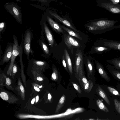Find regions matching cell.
Here are the masks:
<instances>
[{
	"instance_id": "obj_1",
	"label": "cell",
	"mask_w": 120,
	"mask_h": 120,
	"mask_svg": "<svg viewBox=\"0 0 120 120\" xmlns=\"http://www.w3.org/2000/svg\"><path fill=\"white\" fill-rule=\"evenodd\" d=\"M117 21L107 19H99L91 21L85 26L88 30L96 34H101L120 28V25H115Z\"/></svg>"
},
{
	"instance_id": "obj_2",
	"label": "cell",
	"mask_w": 120,
	"mask_h": 120,
	"mask_svg": "<svg viewBox=\"0 0 120 120\" xmlns=\"http://www.w3.org/2000/svg\"><path fill=\"white\" fill-rule=\"evenodd\" d=\"M84 62L82 52L78 49L77 51L73 66L75 77L78 80L83 75H85Z\"/></svg>"
},
{
	"instance_id": "obj_3",
	"label": "cell",
	"mask_w": 120,
	"mask_h": 120,
	"mask_svg": "<svg viewBox=\"0 0 120 120\" xmlns=\"http://www.w3.org/2000/svg\"><path fill=\"white\" fill-rule=\"evenodd\" d=\"M5 9L19 23H22V14L21 7L13 2L6 3L4 5Z\"/></svg>"
},
{
	"instance_id": "obj_4",
	"label": "cell",
	"mask_w": 120,
	"mask_h": 120,
	"mask_svg": "<svg viewBox=\"0 0 120 120\" xmlns=\"http://www.w3.org/2000/svg\"><path fill=\"white\" fill-rule=\"evenodd\" d=\"M97 6L105 9L112 13L120 14V4L113 3L111 0H98Z\"/></svg>"
},
{
	"instance_id": "obj_5",
	"label": "cell",
	"mask_w": 120,
	"mask_h": 120,
	"mask_svg": "<svg viewBox=\"0 0 120 120\" xmlns=\"http://www.w3.org/2000/svg\"><path fill=\"white\" fill-rule=\"evenodd\" d=\"M23 39V49L25 53L27 55V59H29L30 54L33 53V51L31 49V43L32 39L33 34L31 31L27 29L25 31Z\"/></svg>"
},
{
	"instance_id": "obj_6",
	"label": "cell",
	"mask_w": 120,
	"mask_h": 120,
	"mask_svg": "<svg viewBox=\"0 0 120 120\" xmlns=\"http://www.w3.org/2000/svg\"><path fill=\"white\" fill-rule=\"evenodd\" d=\"M13 49L10 63L7 71V74L8 75L11 74L15 59L19 54L20 46L19 45L17 38L14 34H13Z\"/></svg>"
},
{
	"instance_id": "obj_7",
	"label": "cell",
	"mask_w": 120,
	"mask_h": 120,
	"mask_svg": "<svg viewBox=\"0 0 120 120\" xmlns=\"http://www.w3.org/2000/svg\"><path fill=\"white\" fill-rule=\"evenodd\" d=\"M88 79L93 77L95 75V70L93 59L85 55L83 57Z\"/></svg>"
},
{
	"instance_id": "obj_8",
	"label": "cell",
	"mask_w": 120,
	"mask_h": 120,
	"mask_svg": "<svg viewBox=\"0 0 120 120\" xmlns=\"http://www.w3.org/2000/svg\"><path fill=\"white\" fill-rule=\"evenodd\" d=\"M97 42L101 45L107 47L111 50L120 51V41L115 40L106 39L100 38Z\"/></svg>"
},
{
	"instance_id": "obj_9",
	"label": "cell",
	"mask_w": 120,
	"mask_h": 120,
	"mask_svg": "<svg viewBox=\"0 0 120 120\" xmlns=\"http://www.w3.org/2000/svg\"><path fill=\"white\" fill-rule=\"evenodd\" d=\"M42 17L56 32L59 34L64 32L63 29L60 25L54 21L46 12L44 13Z\"/></svg>"
},
{
	"instance_id": "obj_10",
	"label": "cell",
	"mask_w": 120,
	"mask_h": 120,
	"mask_svg": "<svg viewBox=\"0 0 120 120\" xmlns=\"http://www.w3.org/2000/svg\"><path fill=\"white\" fill-rule=\"evenodd\" d=\"M46 12L51 17L57 20L64 25L69 27L73 30L79 32V30H77L66 19L63 18L58 14L53 12L51 10L47 9L46 10Z\"/></svg>"
},
{
	"instance_id": "obj_11",
	"label": "cell",
	"mask_w": 120,
	"mask_h": 120,
	"mask_svg": "<svg viewBox=\"0 0 120 120\" xmlns=\"http://www.w3.org/2000/svg\"><path fill=\"white\" fill-rule=\"evenodd\" d=\"M13 44L8 43L4 53L0 60V64L2 66L5 62H7L11 59L13 49Z\"/></svg>"
},
{
	"instance_id": "obj_12",
	"label": "cell",
	"mask_w": 120,
	"mask_h": 120,
	"mask_svg": "<svg viewBox=\"0 0 120 120\" xmlns=\"http://www.w3.org/2000/svg\"><path fill=\"white\" fill-rule=\"evenodd\" d=\"M64 39L65 44L69 49L78 48L80 47V45L79 42L69 35L64 34Z\"/></svg>"
},
{
	"instance_id": "obj_13",
	"label": "cell",
	"mask_w": 120,
	"mask_h": 120,
	"mask_svg": "<svg viewBox=\"0 0 120 120\" xmlns=\"http://www.w3.org/2000/svg\"><path fill=\"white\" fill-rule=\"evenodd\" d=\"M41 24L45 30V34L51 47H53L54 44V40L52 33L46 23V21L42 17L41 21Z\"/></svg>"
},
{
	"instance_id": "obj_14",
	"label": "cell",
	"mask_w": 120,
	"mask_h": 120,
	"mask_svg": "<svg viewBox=\"0 0 120 120\" xmlns=\"http://www.w3.org/2000/svg\"><path fill=\"white\" fill-rule=\"evenodd\" d=\"M97 71L101 77L108 82L111 80V79L108 76L104 69V66L100 63L95 59H94Z\"/></svg>"
},
{
	"instance_id": "obj_15",
	"label": "cell",
	"mask_w": 120,
	"mask_h": 120,
	"mask_svg": "<svg viewBox=\"0 0 120 120\" xmlns=\"http://www.w3.org/2000/svg\"><path fill=\"white\" fill-rule=\"evenodd\" d=\"M0 96L2 99L9 103H15L18 100L17 98L7 92H1Z\"/></svg>"
},
{
	"instance_id": "obj_16",
	"label": "cell",
	"mask_w": 120,
	"mask_h": 120,
	"mask_svg": "<svg viewBox=\"0 0 120 120\" xmlns=\"http://www.w3.org/2000/svg\"><path fill=\"white\" fill-rule=\"evenodd\" d=\"M111 50H112L109 48L101 45L98 43H96L92 48L93 52L98 54L105 53Z\"/></svg>"
},
{
	"instance_id": "obj_17",
	"label": "cell",
	"mask_w": 120,
	"mask_h": 120,
	"mask_svg": "<svg viewBox=\"0 0 120 120\" xmlns=\"http://www.w3.org/2000/svg\"><path fill=\"white\" fill-rule=\"evenodd\" d=\"M22 40L21 44L20 45V49L19 54V62L21 66V74L22 78L23 80V82L25 86H26V78L24 72V66L23 64V61L22 60V56L23 53V36L22 37Z\"/></svg>"
},
{
	"instance_id": "obj_18",
	"label": "cell",
	"mask_w": 120,
	"mask_h": 120,
	"mask_svg": "<svg viewBox=\"0 0 120 120\" xmlns=\"http://www.w3.org/2000/svg\"><path fill=\"white\" fill-rule=\"evenodd\" d=\"M106 67L114 78L120 81V70L116 68L114 66L107 64Z\"/></svg>"
},
{
	"instance_id": "obj_19",
	"label": "cell",
	"mask_w": 120,
	"mask_h": 120,
	"mask_svg": "<svg viewBox=\"0 0 120 120\" xmlns=\"http://www.w3.org/2000/svg\"><path fill=\"white\" fill-rule=\"evenodd\" d=\"M64 54L67 68L70 74L72 75L73 73L72 64L69 54L66 48L64 49Z\"/></svg>"
},
{
	"instance_id": "obj_20",
	"label": "cell",
	"mask_w": 120,
	"mask_h": 120,
	"mask_svg": "<svg viewBox=\"0 0 120 120\" xmlns=\"http://www.w3.org/2000/svg\"><path fill=\"white\" fill-rule=\"evenodd\" d=\"M15 89L22 99L23 100H24L25 98V89L19 78L18 85L15 88Z\"/></svg>"
},
{
	"instance_id": "obj_21",
	"label": "cell",
	"mask_w": 120,
	"mask_h": 120,
	"mask_svg": "<svg viewBox=\"0 0 120 120\" xmlns=\"http://www.w3.org/2000/svg\"><path fill=\"white\" fill-rule=\"evenodd\" d=\"M60 25L61 27L64 30L67 32L69 35L74 37L80 40H82V38L78 33V32L74 30H72L62 25Z\"/></svg>"
},
{
	"instance_id": "obj_22",
	"label": "cell",
	"mask_w": 120,
	"mask_h": 120,
	"mask_svg": "<svg viewBox=\"0 0 120 120\" xmlns=\"http://www.w3.org/2000/svg\"><path fill=\"white\" fill-rule=\"evenodd\" d=\"M66 98L64 94L61 97L57 105L55 111V113H58L63 107L65 102Z\"/></svg>"
},
{
	"instance_id": "obj_23",
	"label": "cell",
	"mask_w": 120,
	"mask_h": 120,
	"mask_svg": "<svg viewBox=\"0 0 120 120\" xmlns=\"http://www.w3.org/2000/svg\"><path fill=\"white\" fill-rule=\"evenodd\" d=\"M106 61L113 65L116 69L120 70V57L115 58L110 60H106Z\"/></svg>"
},
{
	"instance_id": "obj_24",
	"label": "cell",
	"mask_w": 120,
	"mask_h": 120,
	"mask_svg": "<svg viewBox=\"0 0 120 120\" xmlns=\"http://www.w3.org/2000/svg\"><path fill=\"white\" fill-rule=\"evenodd\" d=\"M97 90L100 96L104 99L106 103L110 105L109 100L103 90L100 86H98L97 88Z\"/></svg>"
},
{
	"instance_id": "obj_25",
	"label": "cell",
	"mask_w": 120,
	"mask_h": 120,
	"mask_svg": "<svg viewBox=\"0 0 120 120\" xmlns=\"http://www.w3.org/2000/svg\"><path fill=\"white\" fill-rule=\"evenodd\" d=\"M96 103L98 107L100 109L106 112H109L107 107L100 100H97L96 101Z\"/></svg>"
},
{
	"instance_id": "obj_26",
	"label": "cell",
	"mask_w": 120,
	"mask_h": 120,
	"mask_svg": "<svg viewBox=\"0 0 120 120\" xmlns=\"http://www.w3.org/2000/svg\"><path fill=\"white\" fill-rule=\"evenodd\" d=\"M33 64L34 66L39 68H42L47 64V63L45 61H43L34 60L33 61Z\"/></svg>"
},
{
	"instance_id": "obj_27",
	"label": "cell",
	"mask_w": 120,
	"mask_h": 120,
	"mask_svg": "<svg viewBox=\"0 0 120 120\" xmlns=\"http://www.w3.org/2000/svg\"><path fill=\"white\" fill-rule=\"evenodd\" d=\"M93 86V82L90 80L88 81L82 89L86 93H89Z\"/></svg>"
},
{
	"instance_id": "obj_28",
	"label": "cell",
	"mask_w": 120,
	"mask_h": 120,
	"mask_svg": "<svg viewBox=\"0 0 120 120\" xmlns=\"http://www.w3.org/2000/svg\"><path fill=\"white\" fill-rule=\"evenodd\" d=\"M36 70L33 71V73L34 75V79L36 81H43V78L41 76L40 74L39 73V68H36Z\"/></svg>"
},
{
	"instance_id": "obj_29",
	"label": "cell",
	"mask_w": 120,
	"mask_h": 120,
	"mask_svg": "<svg viewBox=\"0 0 120 120\" xmlns=\"http://www.w3.org/2000/svg\"><path fill=\"white\" fill-rule=\"evenodd\" d=\"M88 81L85 75H82L79 80V82L82 89L83 88Z\"/></svg>"
},
{
	"instance_id": "obj_30",
	"label": "cell",
	"mask_w": 120,
	"mask_h": 120,
	"mask_svg": "<svg viewBox=\"0 0 120 120\" xmlns=\"http://www.w3.org/2000/svg\"><path fill=\"white\" fill-rule=\"evenodd\" d=\"M58 78V72L57 69L55 68L53 69V72L51 75V79L53 81H56Z\"/></svg>"
},
{
	"instance_id": "obj_31",
	"label": "cell",
	"mask_w": 120,
	"mask_h": 120,
	"mask_svg": "<svg viewBox=\"0 0 120 120\" xmlns=\"http://www.w3.org/2000/svg\"><path fill=\"white\" fill-rule=\"evenodd\" d=\"M34 1H37L40 3L43 6H49V4L51 2L56 1L57 0H32Z\"/></svg>"
},
{
	"instance_id": "obj_32",
	"label": "cell",
	"mask_w": 120,
	"mask_h": 120,
	"mask_svg": "<svg viewBox=\"0 0 120 120\" xmlns=\"http://www.w3.org/2000/svg\"><path fill=\"white\" fill-rule=\"evenodd\" d=\"M40 42L43 50L45 54L47 55L49 54V50L46 45L41 40L40 41Z\"/></svg>"
},
{
	"instance_id": "obj_33",
	"label": "cell",
	"mask_w": 120,
	"mask_h": 120,
	"mask_svg": "<svg viewBox=\"0 0 120 120\" xmlns=\"http://www.w3.org/2000/svg\"><path fill=\"white\" fill-rule=\"evenodd\" d=\"M113 101L116 109L120 114V102L116 99H114Z\"/></svg>"
},
{
	"instance_id": "obj_34",
	"label": "cell",
	"mask_w": 120,
	"mask_h": 120,
	"mask_svg": "<svg viewBox=\"0 0 120 120\" xmlns=\"http://www.w3.org/2000/svg\"><path fill=\"white\" fill-rule=\"evenodd\" d=\"M107 89L109 92L112 94L117 96H120L118 92L115 89L109 86H107Z\"/></svg>"
},
{
	"instance_id": "obj_35",
	"label": "cell",
	"mask_w": 120,
	"mask_h": 120,
	"mask_svg": "<svg viewBox=\"0 0 120 120\" xmlns=\"http://www.w3.org/2000/svg\"><path fill=\"white\" fill-rule=\"evenodd\" d=\"M71 83L73 85L74 87L77 91L80 94H81L82 92L80 88L78 85L75 83L73 82H71Z\"/></svg>"
},
{
	"instance_id": "obj_36",
	"label": "cell",
	"mask_w": 120,
	"mask_h": 120,
	"mask_svg": "<svg viewBox=\"0 0 120 120\" xmlns=\"http://www.w3.org/2000/svg\"><path fill=\"white\" fill-rule=\"evenodd\" d=\"M62 63L66 71L68 72V70L67 68L66 63L65 61V56L64 54L63 55L62 58Z\"/></svg>"
},
{
	"instance_id": "obj_37",
	"label": "cell",
	"mask_w": 120,
	"mask_h": 120,
	"mask_svg": "<svg viewBox=\"0 0 120 120\" xmlns=\"http://www.w3.org/2000/svg\"><path fill=\"white\" fill-rule=\"evenodd\" d=\"M17 65L14 63L13 65L12 70V75H13L17 72Z\"/></svg>"
},
{
	"instance_id": "obj_38",
	"label": "cell",
	"mask_w": 120,
	"mask_h": 120,
	"mask_svg": "<svg viewBox=\"0 0 120 120\" xmlns=\"http://www.w3.org/2000/svg\"><path fill=\"white\" fill-rule=\"evenodd\" d=\"M5 23L4 22H2L0 23V37L1 36V33L4 30V28L5 27Z\"/></svg>"
},
{
	"instance_id": "obj_39",
	"label": "cell",
	"mask_w": 120,
	"mask_h": 120,
	"mask_svg": "<svg viewBox=\"0 0 120 120\" xmlns=\"http://www.w3.org/2000/svg\"><path fill=\"white\" fill-rule=\"evenodd\" d=\"M6 86L7 88H8L11 85V81L9 78H7L6 80Z\"/></svg>"
},
{
	"instance_id": "obj_40",
	"label": "cell",
	"mask_w": 120,
	"mask_h": 120,
	"mask_svg": "<svg viewBox=\"0 0 120 120\" xmlns=\"http://www.w3.org/2000/svg\"><path fill=\"white\" fill-rule=\"evenodd\" d=\"M34 88L35 90L37 92H39L40 91V89L36 86H34Z\"/></svg>"
},
{
	"instance_id": "obj_41",
	"label": "cell",
	"mask_w": 120,
	"mask_h": 120,
	"mask_svg": "<svg viewBox=\"0 0 120 120\" xmlns=\"http://www.w3.org/2000/svg\"><path fill=\"white\" fill-rule=\"evenodd\" d=\"M110 0L113 3L115 4H118V2L120 1L119 0Z\"/></svg>"
},
{
	"instance_id": "obj_42",
	"label": "cell",
	"mask_w": 120,
	"mask_h": 120,
	"mask_svg": "<svg viewBox=\"0 0 120 120\" xmlns=\"http://www.w3.org/2000/svg\"><path fill=\"white\" fill-rule=\"evenodd\" d=\"M48 99L49 100V101H51V98H52V96L51 94L50 93H49L48 95Z\"/></svg>"
},
{
	"instance_id": "obj_43",
	"label": "cell",
	"mask_w": 120,
	"mask_h": 120,
	"mask_svg": "<svg viewBox=\"0 0 120 120\" xmlns=\"http://www.w3.org/2000/svg\"><path fill=\"white\" fill-rule=\"evenodd\" d=\"M35 98H33L31 101V103L32 104H34L35 101Z\"/></svg>"
},
{
	"instance_id": "obj_44",
	"label": "cell",
	"mask_w": 120,
	"mask_h": 120,
	"mask_svg": "<svg viewBox=\"0 0 120 120\" xmlns=\"http://www.w3.org/2000/svg\"><path fill=\"white\" fill-rule=\"evenodd\" d=\"M39 100V96H38L37 95L36 97L35 101L37 103L38 101Z\"/></svg>"
},
{
	"instance_id": "obj_45",
	"label": "cell",
	"mask_w": 120,
	"mask_h": 120,
	"mask_svg": "<svg viewBox=\"0 0 120 120\" xmlns=\"http://www.w3.org/2000/svg\"><path fill=\"white\" fill-rule=\"evenodd\" d=\"M2 52H3L2 51V50L1 49V46H0V60L1 59L2 56H1V53H2Z\"/></svg>"
},
{
	"instance_id": "obj_46",
	"label": "cell",
	"mask_w": 120,
	"mask_h": 120,
	"mask_svg": "<svg viewBox=\"0 0 120 120\" xmlns=\"http://www.w3.org/2000/svg\"><path fill=\"white\" fill-rule=\"evenodd\" d=\"M42 87V86H39V88H41Z\"/></svg>"
},
{
	"instance_id": "obj_47",
	"label": "cell",
	"mask_w": 120,
	"mask_h": 120,
	"mask_svg": "<svg viewBox=\"0 0 120 120\" xmlns=\"http://www.w3.org/2000/svg\"><path fill=\"white\" fill-rule=\"evenodd\" d=\"M17 1H20L21 0H16Z\"/></svg>"
}]
</instances>
